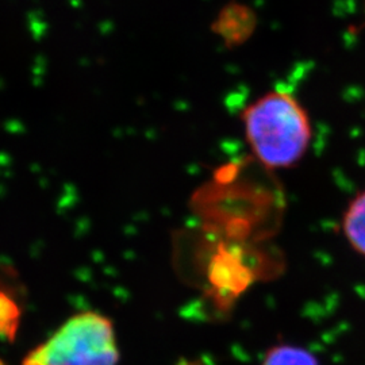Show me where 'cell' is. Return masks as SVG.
<instances>
[{
  "mask_svg": "<svg viewBox=\"0 0 365 365\" xmlns=\"http://www.w3.org/2000/svg\"><path fill=\"white\" fill-rule=\"evenodd\" d=\"M241 119L253 156L269 170L291 168L309 150L312 120L291 92H267L244 108Z\"/></svg>",
  "mask_w": 365,
  "mask_h": 365,
  "instance_id": "6da1fadb",
  "label": "cell"
},
{
  "mask_svg": "<svg viewBox=\"0 0 365 365\" xmlns=\"http://www.w3.org/2000/svg\"><path fill=\"white\" fill-rule=\"evenodd\" d=\"M261 365H319V361L313 352L303 346L277 344L265 352Z\"/></svg>",
  "mask_w": 365,
  "mask_h": 365,
  "instance_id": "277c9868",
  "label": "cell"
},
{
  "mask_svg": "<svg viewBox=\"0 0 365 365\" xmlns=\"http://www.w3.org/2000/svg\"><path fill=\"white\" fill-rule=\"evenodd\" d=\"M341 227L351 248L365 257V188L349 202Z\"/></svg>",
  "mask_w": 365,
  "mask_h": 365,
  "instance_id": "3957f363",
  "label": "cell"
},
{
  "mask_svg": "<svg viewBox=\"0 0 365 365\" xmlns=\"http://www.w3.org/2000/svg\"><path fill=\"white\" fill-rule=\"evenodd\" d=\"M175 365H209V363H205L197 359H182Z\"/></svg>",
  "mask_w": 365,
  "mask_h": 365,
  "instance_id": "8992f818",
  "label": "cell"
},
{
  "mask_svg": "<svg viewBox=\"0 0 365 365\" xmlns=\"http://www.w3.org/2000/svg\"><path fill=\"white\" fill-rule=\"evenodd\" d=\"M113 322L92 312L69 318L51 339L27 354L22 365H117Z\"/></svg>",
  "mask_w": 365,
  "mask_h": 365,
  "instance_id": "7a4b0ae2",
  "label": "cell"
},
{
  "mask_svg": "<svg viewBox=\"0 0 365 365\" xmlns=\"http://www.w3.org/2000/svg\"><path fill=\"white\" fill-rule=\"evenodd\" d=\"M3 287L0 286V337L11 341L19 325L21 310L14 295Z\"/></svg>",
  "mask_w": 365,
  "mask_h": 365,
  "instance_id": "5b68a950",
  "label": "cell"
},
{
  "mask_svg": "<svg viewBox=\"0 0 365 365\" xmlns=\"http://www.w3.org/2000/svg\"><path fill=\"white\" fill-rule=\"evenodd\" d=\"M0 365H6V364H4V363H3V361H1V360H0Z\"/></svg>",
  "mask_w": 365,
  "mask_h": 365,
  "instance_id": "52a82bcc",
  "label": "cell"
}]
</instances>
